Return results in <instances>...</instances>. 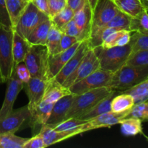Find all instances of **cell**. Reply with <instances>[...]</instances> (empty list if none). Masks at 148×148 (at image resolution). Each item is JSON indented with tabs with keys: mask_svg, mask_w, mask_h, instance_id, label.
<instances>
[{
	"mask_svg": "<svg viewBox=\"0 0 148 148\" xmlns=\"http://www.w3.org/2000/svg\"><path fill=\"white\" fill-rule=\"evenodd\" d=\"M25 1H30L31 0H25Z\"/></svg>",
	"mask_w": 148,
	"mask_h": 148,
	"instance_id": "50",
	"label": "cell"
},
{
	"mask_svg": "<svg viewBox=\"0 0 148 148\" xmlns=\"http://www.w3.org/2000/svg\"><path fill=\"white\" fill-rule=\"evenodd\" d=\"M148 78V66L124 64L113 73L109 88L123 92L130 89Z\"/></svg>",
	"mask_w": 148,
	"mask_h": 148,
	"instance_id": "1",
	"label": "cell"
},
{
	"mask_svg": "<svg viewBox=\"0 0 148 148\" xmlns=\"http://www.w3.org/2000/svg\"><path fill=\"white\" fill-rule=\"evenodd\" d=\"M13 33L12 27L0 23V78L2 82L8 81L14 67Z\"/></svg>",
	"mask_w": 148,
	"mask_h": 148,
	"instance_id": "4",
	"label": "cell"
},
{
	"mask_svg": "<svg viewBox=\"0 0 148 148\" xmlns=\"http://www.w3.org/2000/svg\"><path fill=\"white\" fill-rule=\"evenodd\" d=\"M78 41H79V40L76 37L68 36V35L64 34L63 33L62 38H61L57 47L55 49V50L53 51V52L51 54H56V53L64 51L66 50L69 48H70L71 46H73L75 43H77Z\"/></svg>",
	"mask_w": 148,
	"mask_h": 148,
	"instance_id": "39",
	"label": "cell"
},
{
	"mask_svg": "<svg viewBox=\"0 0 148 148\" xmlns=\"http://www.w3.org/2000/svg\"><path fill=\"white\" fill-rule=\"evenodd\" d=\"M71 93L69 88H65L53 77L48 81L43 100L53 103L65 95Z\"/></svg>",
	"mask_w": 148,
	"mask_h": 148,
	"instance_id": "20",
	"label": "cell"
},
{
	"mask_svg": "<svg viewBox=\"0 0 148 148\" xmlns=\"http://www.w3.org/2000/svg\"><path fill=\"white\" fill-rule=\"evenodd\" d=\"M28 2L25 0H5L6 8L13 30L15 28Z\"/></svg>",
	"mask_w": 148,
	"mask_h": 148,
	"instance_id": "22",
	"label": "cell"
},
{
	"mask_svg": "<svg viewBox=\"0 0 148 148\" xmlns=\"http://www.w3.org/2000/svg\"><path fill=\"white\" fill-rule=\"evenodd\" d=\"M28 139L14 133H2L0 134V148H23Z\"/></svg>",
	"mask_w": 148,
	"mask_h": 148,
	"instance_id": "31",
	"label": "cell"
},
{
	"mask_svg": "<svg viewBox=\"0 0 148 148\" xmlns=\"http://www.w3.org/2000/svg\"><path fill=\"white\" fill-rule=\"evenodd\" d=\"M130 31L132 33L148 32V11L145 10L136 17H132Z\"/></svg>",
	"mask_w": 148,
	"mask_h": 148,
	"instance_id": "33",
	"label": "cell"
},
{
	"mask_svg": "<svg viewBox=\"0 0 148 148\" xmlns=\"http://www.w3.org/2000/svg\"><path fill=\"white\" fill-rule=\"evenodd\" d=\"M98 0H88V2L89 4L90 7H91V10L93 11L94 8H95V5H96L97 2H98Z\"/></svg>",
	"mask_w": 148,
	"mask_h": 148,
	"instance_id": "47",
	"label": "cell"
},
{
	"mask_svg": "<svg viewBox=\"0 0 148 148\" xmlns=\"http://www.w3.org/2000/svg\"><path fill=\"white\" fill-rule=\"evenodd\" d=\"M48 81L41 78L31 77L27 82L24 83L23 88L29 100L28 107L35 106L41 102Z\"/></svg>",
	"mask_w": 148,
	"mask_h": 148,
	"instance_id": "16",
	"label": "cell"
},
{
	"mask_svg": "<svg viewBox=\"0 0 148 148\" xmlns=\"http://www.w3.org/2000/svg\"><path fill=\"white\" fill-rule=\"evenodd\" d=\"M31 44L25 38L14 30L13 33L12 52L14 64L23 62L27 52L30 49Z\"/></svg>",
	"mask_w": 148,
	"mask_h": 148,
	"instance_id": "21",
	"label": "cell"
},
{
	"mask_svg": "<svg viewBox=\"0 0 148 148\" xmlns=\"http://www.w3.org/2000/svg\"><path fill=\"white\" fill-rule=\"evenodd\" d=\"M122 92L131 95L134 98L135 103L147 101L148 100V78L136 86L123 91Z\"/></svg>",
	"mask_w": 148,
	"mask_h": 148,
	"instance_id": "32",
	"label": "cell"
},
{
	"mask_svg": "<svg viewBox=\"0 0 148 148\" xmlns=\"http://www.w3.org/2000/svg\"><path fill=\"white\" fill-rule=\"evenodd\" d=\"M143 121L134 117H126L121 120V131L125 136H135L138 134H143Z\"/></svg>",
	"mask_w": 148,
	"mask_h": 148,
	"instance_id": "28",
	"label": "cell"
},
{
	"mask_svg": "<svg viewBox=\"0 0 148 148\" xmlns=\"http://www.w3.org/2000/svg\"><path fill=\"white\" fill-rule=\"evenodd\" d=\"M130 111L119 113L110 111V112L105 113L98 116L95 117L83 124V129L85 130V132L95 130V129L111 127L116 124H119L121 120L127 116Z\"/></svg>",
	"mask_w": 148,
	"mask_h": 148,
	"instance_id": "13",
	"label": "cell"
},
{
	"mask_svg": "<svg viewBox=\"0 0 148 148\" xmlns=\"http://www.w3.org/2000/svg\"><path fill=\"white\" fill-rule=\"evenodd\" d=\"M61 30H62L64 34L73 36V37H76L79 40V36H80V32H79V28L77 27V26L76 23L73 20V19L71 21H69L68 23H66L65 25H64L61 28Z\"/></svg>",
	"mask_w": 148,
	"mask_h": 148,
	"instance_id": "43",
	"label": "cell"
},
{
	"mask_svg": "<svg viewBox=\"0 0 148 148\" xmlns=\"http://www.w3.org/2000/svg\"><path fill=\"white\" fill-rule=\"evenodd\" d=\"M62 35H63V33L61 30V29L56 27L52 23L50 30H49V33H48L47 38H46V44H45L46 47L47 48L49 55L51 54L53 51L55 50V49L57 47L58 44H59V41L62 38Z\"/></svg>",
	"mask_w": 148,
	"mask_h": 148,
	"instance_id": "34",
	"label": "cell"
},
{
	"mask_svg": "<svg viewBox=\"0 0 148 148\" xmlns=\"http://www.w3.org/2000/svg\"><path fill=\"white\" fill-rule=\"evenodd\" d=\"M45 144L47 147L79 134L75 132L57 131L49 125H43L40 130Z\"/></svg>",
	"mask_w": 148,
	"mask_h": 148,
	"instance_id": "19",
	"label": "cell"
},
{
	"mask_svg": "<svg viewBox=\"0 0 148 148\" xmlns=\"http://www.w3.org/2000/svg\"><path fill=\"white\" fill-rule=\"evenodd\" d=\"M132 17L119 10L114 17L104 27H108L116 30H129L130 31ZM102 28V27H101Z\"/></svg>",
	"mask_w": 148,
	"mask_h": 148,
	"instance_id": "29",
	"label": "cell"
},
{
	"mask_svg": "<svg viewBox=\"0 0 148 148\" xmlns=\"http://www.w3.org/2000/svg\"><path fill=\"white\" fill-rule=\"evenodd\" d=\"M49 17L51 19L66 6V0H48Z\"/></svg>",
	"mask_w": 148,
	"mask_h": 148,
	"instance_id": "40",
	"label": "cell"
},
{
	"mask_svg": "<svg viewBox=\"0 0 148 148\" xmlns=\"http://www.w3.org/2000/svg\"><path fill=\"white\" fill-rule=\"evenodd\" d=\"M119 10L114 0H98L92 11L91 33L104 27Z\"/></svg>",
	"mask_w": 148,
	"mask_h": 148,
	"instance_id": "9",
	"label": "cell"
},
{
	"mask_svg": "<svg viewBox=\"0 0 148 148\" xmlns=\"http://www.w3.org/2000/svg\"><path fill=\"white\" fill-rule=\"evenodd\" d=\"M30 110L26 105L21 108L13 109L10 114L0 120V134L14 133L23 127L30 118Z\"/></svg>",
	"mask_w": 148,
	"mask_h": 148,
	"instance_id": "10",
	"label": "cell"
},
{
	"mask_svg": "<svg viewBox=\"0 0 148 148\" xmlns=\"http://www.w3.org/2000/svg\"><path fill=\"white\" fill-rule=\"evenodd\" d=\"M86 120L81 119L79 118H69L64 120L60 124L53 127L57 131L64 132H75L78 134L85 132L83 129V124L86 123Z\"/></svg>",
	"mask_w": 148,
	"mask_h": 148,
	"instance_id": "30",
	"label": "cell"
},
{
	"mask_svg": "<svg viewBox=\"0 0 148 148\" xmlns=\"http://www.w3.org/2000/svg\"><path fill=\"white\" fill-rule=\"evenodd\" d=\"M32 3L40 11L43 12L45 14L49 16V4H48V0H31Z\"/></svg>",
	"mask_w": 148,
	"mask_h": 148,
	"instance_id": "46",
	"label": "cell"
},
{
	"mask_svg": "<svg viewBox=\"0 0 148 148\" xmlns=\"http://www.w3.org/2000/svg\"><path fill=\"white\" fill-rule=\"evenodd\" d=\"M130 43L133 51L148 50V32L147 33H132Z\"/></svg>",
	"mask_w": 148,
	"mask_h": 148,
	"instance_id": "35",
	"label": "cell"
},
{
	"mask_svg": "<svg viewBox=\"0 0 148 148\" xmlns=\"http://www.w3.org/2000/svg\"><path fill=\"white\" fill-rule=\"evenodd\" d=\"M113 72L98 69L69 88L72 94L82 93L97 88L109 87Z\"/></svg>",
	"mask_w": 148,
	"mask_h": 148,
	"instance_id": "7",
	"label": "cell"
},
{
	"mask_svg": "<svg viewBox=\"0 0 148 148\" xmlns=\"http://www.w3.org/2000/svg\"><path fill=\"white\" fill-rule=\"evenodd\" d=\"M92 10L90 7L87 0L86 3L80 10L75 14L73 20L80 32L79 40H88L90 36L91 26H92Z\"/></svg>",
	"mask_w": 148,
	"mask_h": 148,
	"instance_id": "17",
	"label": "cell"
},
{
	"mask_svg": "<svg viewBox=\"0 0 148 148\" xmlns=\"http://www.w3.org/2000/svg\"><path fill=\"white\" fill-rule=\"evenodd\" d=\"M125 64L131 66H148V50L132 52Z\"/></svg>",
	"mask_w": 148,
	"mask_h": 148,
	"instance_id": "37",
	"label": "cell"
},
{
	"mask_svg": "<svg viewBox=\"0 0 148 148\" xmlns=\"http://www.w3.org/2000/svg\"><path fill=\"white\" fill-rule=\"evenodd\" d=\"M7 82V87L5 96H4L2 106L0 108V120L4 119L12 112L14 102L24 86V83L17 77L14 67L11 77Z\"/></svg>",
	"mask_w": 148,
	"mask_h": 148,
	"instance_id": "11",
	"label": "cell"
},
{
	"mask_svg": "<svg viewBox=\"0 0 148 148\" xmlns=\"http://www.w3.org/2000/svg\"><path fill=\"white\" fill-rule=\"evenodd\" d=\"M47 147L45 144L43 137L40 133L35 134L32 138H29L23 148H45Z\"/></svg>",
	"mask_w": 148,
	"mask_h": 148,
	"instance_id": "42",
	"label": "cell"
},
{
	"mask_svg": "<svg viewBox=\"0 0 148 148\" xmlns=\"http://www.w3.org/2000/svg\"><path fill=\"white\" fill-rule=\"evenodd\" d=\"M131 35L132 32L129 30H116L105 39L101 46L104 48H111L125 46L130 43Z\"/></svg>",
	"mask_w": 148,
	"mask_h": 148,
	"instance_id": "25",
	"label": "cell"
},
{
	"mask_svg": "<svg viewBox=\"0 0 148 148\" xmlns=\"http://www.w3.org/2000/svg\"><path fill=\"white\" fill-rule=\"evenodd\" d=\"M143 135H144L145 138V139H146V140H147V141L148 142V136H147V135H145V134H143Z\"/></svg>",
	"mask_w": 148,
	"mask_h": 148,
	"instance_id": "49",
	"label": "cell"
},
{
	"mask_svg": "<svg viewBox=\"0 0 148 148\" xmlns=\"http://www.w3.org/2000/svg\"><path fill=\"white\" fill-rule=\"evenodd\" d=\"M93 49L100 62V69L115 72L124 66L132 52L131 44L123 46L104 48L99 46Z\"/></svg>",
	"mask_w": 148,
	"mask_h": 148,
	"instance_id": "2",
	"label": "cell"
},
{
	"mask_svg": "<svg viewBox=\"0 0 148 148\" xmlns=\"http://www.w3.org/2000/svg\"><path fill=\"white\" fill-rule=\"evenodd\" d=\"M114 2L121 11L134 17L145 10L140 0H114Z\"/></svg>",
	"mask_w": 148,
	"mask_h": 148,
	"instance_id": "27",
	"label": "cell"
},
{
	"mask_svg": "<svg viewBox=\"0 0 148 148\" xmlns=\"http://www.w3.org/2000/svg\"><path fill=\"white\" fill-rule=\"evenodd\" d=\"M74 16H75L74 11L66 4V6L63 10H61L54 17H52L51 21L53 24H54L56 27L61 29L66 23L71 21L73 19Z\"/></svg>",
	"mask_w": 148,
	"mask_h": 148,
	"instance_id": "36",
	"label": "cell"
},
{
	"mask_svg": "<svg viewBox=\"0 0 148 148\" xmlns=\"http://www.w3.org/2000/svg\"><path fill=\"white\" fill-rule=\"evenodd\" d=\"M115 92L116 91L109 87H103L77 95L75 94L72 103L66 114V119L69 118H79L95 106L101 100Z\"/></svg>",
	"mask_w": 148,
	"mask_h": 148,
	"instance_id": "3",
	"label": "cell"
},
{
	"mask_svg": "<svg viewBox=\"0 0 148 148\" xmlns=\"http://www.w3.org/2000/svg\"><path fill=\"white\" fill-rule=\"evenodd\" d=\"M98 69H100L99 60L93 49H90L77 67L65 79L62 85L69 88L72 85L84 79Z\"/></svg>",
	"mask_w": 148,
	"mask_h": 148,
	"instance_id": "8",
	"label": "cell"
},
{
	"mask_svg": "<svg viewBox=\"0 0 148 148\" xmlns=\"http://www.w3.org/2000/svg\"><path fill=\"white\" fill-rule=\"evenodd\" d=\"M81 41H78L66 50L56 54H51L49 56V75L53 78L66 64L69 59L75 54L77 50Z\"/></svg>",
	"mask_w": 148,
	"mask_h": 148,
	"instance_id": "18",
	"label": "cell"
},
{
	"mask_svg": "<svg viewBox=\"0 0 148 148\" xmlns=\"http://www.w3.org/2000/svg\"><path fill=\"white\" fill-rule=\"evenodd\" d=\"M49 18L48 14L40 11L31 1H29L14 30L27 39L28 35L38 25Z\"/></svg>",
	"mask_w": 148,
	"mask_h": 148,
	"instance_id": "6",
	"label": "cell"
},
{
	"mask_svg": "<svg viewBox=\"0 0 148 148\" xmlns=\"http://www.w3.org/2000/svg\"><path fill=\"white\" fill-rule=\"evenodd\" d=\"M135 104L134 98L131 95L121 92L119 95H115L111 101V111L114 112H124L130 111Z\"/></svg>",
	"mask_w": 148,
	"mask_h": 148,
	"instance_id": "26",
	"label": "cell"
},
{
	"mask_svg": "<svg viewBox=\"0 0 148 148\" xmlns=\"http://www.w3.org/2000/svg\"><path fill=\"white\" fill-rule=\"evenodd\" d=\"M90 49L88 40H82L75 54L69 59L59 73L54 77V79L62 85L65 79L75 70L88 51Z\"/></svg>",
	"mask_w": 148,
	"mask_h": 148,
	"instance_id": "14",
	"label": "cell"
},
{
	"mask_svg": "<svg viewBox=\"0 0 148 148\" xmlns=\"http://www.w3.org/2000/svg\"><path fill=\"white\" fill-rule=\"evenodd\" d=\"M140 1H141L143 5L144 6L145 9L148 11V0H140Z\"/></svg>",
	"mask_w": 148,
	"mask_h": 148,
	"instance_id": "48",
	"label": "cell"
},
{
	"mask_svg": "<svg viewBox=\"0 0 148 148\" xmlns=\"http://www.w3.org/2000/svg\"><path fill=\"white\" fill-rule=\"evenodd\" d=\"M127 117H134L142 121H148V100L134 104Z\"/></svg>",
	"mask_w": 148,
	"mask_h": 148,
	"instance_id": "38",
	"label": "cell"
},
{
	"mask_svg": "<svg viewBox=\"0 0 148 148\" xmlns=\"http://www.w3.org/2000/svg\"><path fill=\"white\" fill-rule=\"evenodd\" d=\"M75 94H69L60 98L53 103L50 116L47 120L46 125L51 127H56L61 122L66 120V114L73 101Z\"/></svg>",
	"mask_w": 148,
	"mask_h": 148,
	"instance_id": "15",
	"label": "cell"
},
{
	"mask_svg": "<svg viewBox=\"0 0 148 148\" xmlns=\"http://www.w3.org/2000/svg\"><path fill=\"white\" fill-rule=\"evenodd\" d=\"M0 81H1V78H0Z\"/></svg>",
	"mask_w": 148,
	"mask_h": 148,
	"instance_id": "51",
	"label": "cell"
},
{
	"mask_svg": "<svg viewBox=\"0 0 148 148\" xmlns=\"http://www.w3.org/2000/svg\"><path fill=\"white\" fill-rule=\"evenodd\" d=\"M0 23L11 27V23L6 8L5 0H0Z\"/></svg>",
	"mask_w": 148,
	"mask_h": 148,
	"instance_id": "44",
	"label": "cell"
},
{
	"mask_svg": "<svg viewBox=\"0 0 148 148\" xmlns=\"http://www.w3.org/2000/svg\"><path fill=\"white\" fill-rule=\"evenodd\" d=\"M49 56L47 48L43 45H31L27 52L24 63L31 77L49 80Z\"/></svg>",
	"mask_w": 148,
	"mask_h": 148,
	"instance_id": "5",
	"label": "cell"
},
{
	"mask_svg": "<svg viewBox=\"0 0 148 148\" xmlns=\"http://www.w3.org/2000/svg\"><path fill=\"white\" fill-rule=\"evenodd\" d=\"M116 93V92H115L114 93L111 94V95H108L106 98L101 100L100 102H98L95 106L92 107L88 112H86L85 114L80 116L79 117V119L86 120V121H89V120L95 118L96 116H98L101 115V114L112 111H111V101H112L113 98L115 96Z\"/></svg>",
	"mask_w": 148,
	"mask_h": 148,
	"instance_id": "24",
	"label": "cell"
},
{
	"mask_svg": "<svg viewBox=\"0 0 148 148\" xmlns=\"http://www.w3.org/2000/svg\"><path fill=\"white\" fill-rule=\"evenodd\" d=\"M87 0H66V4L74 11L75 14L83 7Z\"/></svg>",
	"mask_w": 148,
	"mask_h": 148,
	"instance_id": "45",
	"label": "cell"
},
{
	"mask_svg": "<svg viewBox=\"0 0 148 148\" xmlns=\"http://www.w3.org/2000/svg\"><path fill=\"white\" fill-rule=\"evenodd\" d=\"M52 25L51 19L49 18L37 26L27 38V40L31 45H43L45 46L48 33Z\"/></svg>",
	"mask_w": 148,
	"mask_h": 148,
	"instance_id": "23",
	"label": "cell"
},
{
	"mask_svg": "<svg viewBox=\"0 0 148 148\" xmlns=\"http://www.w3.org/2000/svg\"><path fill=\"white\" fill-rule=\"evenodd\" d=\"M53 104V103L42 100L38 105L28 107L30 115L27 123V126L31 128L33 135L38 134L42 127L46 124L50 116Z\"/></svg>",
	"mask_w": 148,
	"mask_h": 148,
	"instance_id": "12",
	"label": "cell"
},
{
	"mask_svg": "<svg viewBox=\"0 0 148 148\" xmlns=\"http://www.w3.org/2000/svg\"><path fill=\"white\" fill-rule=\"evenodd\" d=\"M14 69H15L17 77L23 83L27 82L31 78V75H30L28 69L27 68L26 65L25 64L24 62L14 64Z\"/></svg>",
	"mask_w": 148,
	"mask_h": 148,
	"instance_id": "41",
	"label": "cell"
}]
</instances>
